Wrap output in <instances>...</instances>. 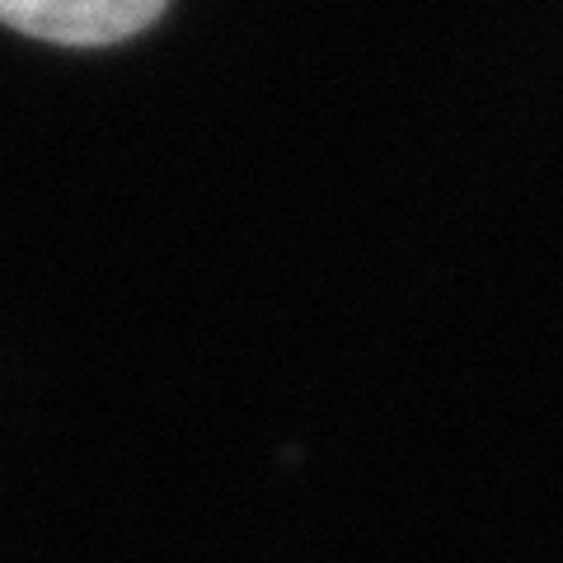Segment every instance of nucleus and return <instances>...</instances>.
<instances>
[{
  "instance_id": "1",
  "label": "nucleus",
  "mask_w": 563,
  "mask_h": 563,
  "mask_svg": "<svg viewBox=\"0 0 563 563\" xmlns=\"http://www.w3.org/2000/svg\"><path fill=\"white\" fill-rule=\"evenodd\" d=\"M169 0H0V24L62 47H103L151 29Z\"/></svg>"
}]
</instances>
